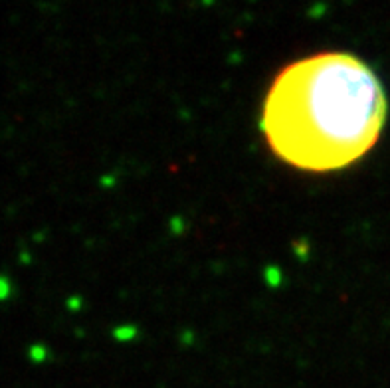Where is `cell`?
<instances>
[{"label":"cell","instance_id":"6da1fadb","mask_svg":"<svg viewBox=\"0 0 390 388\" xmlns=\"http://www.w3.org/2000/svg\"><path fill=\"white\" fill-rule=\"evenodd\" d=\"M386 121V97L369 65L325 52L284 68L264 104L265 141L301 170L327 173L363 158Z\"/></svg>","mask_w":390,"mask_h":388},{"label":"cell","instance_id":"3957f363","mask_svg":"<svg viewBox=\"0 0 390 388\" xmlns=\"http://www.w3.org/2000/svg\"><path fill=\"white\" fill-rule=\"evenodd\" d=\"M44 346H32V351H30V357L34 358V361H42L44 358Z\"/></svg>","mask_w":390,"mask_h":388},{"label":"cell","instance_id":"7a4b0ae2","mask_svg":"<svg viewBox=\"0 0 390 388\" xmlns=\"http://www.w3.org/2000/svg\"><path fill=\"white\" fill-rule=\"evenodd\" d=\"M12 294V284L6 275H0V301H6Z\"/></svg>","mask_w":390,"mask_h":388}]
</instances>
